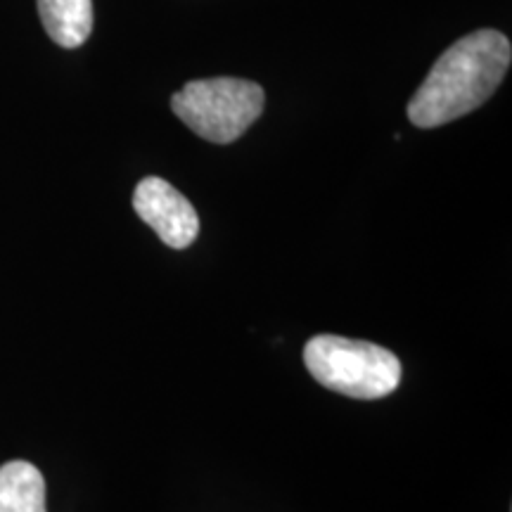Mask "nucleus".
<instances>
[{
  "label": "nucleus",
  "instance_id": "obj_2",
  "mask_svg": "<svg viewBox=\"0 0 512 512\" xmlns=\"http://www.w3.org/2000/svg\"><path fill=\"white\" fill-rule=\"evenodd\" d=\"M313 380L349 399H384L399 387L401 363L392 351L373 342L318 335L304 347Z\"/></svg>",
  "mask_w": 512,
  "mask_h": 512
},
{
  "label": "nucleus",
  "instance_id": "obj_1",
  "mask_svg": "<svg viewBox=\"0 0 512 512\" xmlns=\"http://www.w3.org/2000/svg\"><path fill=\"white\" fill-rule=\"evenodd\" d=\"M510 60V41L501 31L463 36L434 62L408 102V119L418 128H437L475 112L501 86Z\"/></svg>",
  "mask_w": 512,
  "mask_h": 512
},
{
  "label": "nucleus",
  "instance_id": "obj_4",
  "mask_svg": "<svg viewBox=\"0 0 512 512\" xmlns=\"http://www.w3.org/2000/svg\"><path fill=\"white\" fill-rule=\"evenodd\" d=\"M133 209L171 249L190 247L200 233V216L195 207L164 178H143L133 192Z\"/></svg>",
  "mask_w": 512,
  "mask_h": 512
},
{
  "label": "nucleus",
  "instance_id": "obj_5",
  "mask_svg": "<svg viewBox=\"0 0 512 512\" xmlns=\"http://www.w3.org/2000/svg\"><path fill=\"white\" fill-rule=\"evenodd\" d=\"M38 15L62 48L83 46L93 31V0H38Z\"/></svg>",
  "mask_w": 512,
  "mask_h": 512
},
{
  "label": "nucleus",
  "instance_id": "obj_6",
  "mask_svg": "<svg viewBox=\"0 0 512 512\" xmlns=\"http://www.w3.org/2000/svg\"><path fill=\"white\" fill-rule=\"evenodd\" d=\"M0 512H46V479L27 460L0 467Z\"/></svg>",
  "mask_w": 512,
  "mask_h": 512
},
{
  "label": "nucleus",
  "instance_id": "obj_3",
  "mask_svg": "<svg viewBox=\"0 0 512 512\" xmlns=\"http://www.w3.org/2000/svg\"><path fill=\"white\" fill-rule=\"evenodd\" d=\"M264 88L254 81L200 79L190 81L171 98L174 114L197 136L216 145L235 143L264 112Z\"/></svg>",
  "mask_w": 512,
  "mask_h": 512
}]
</instances>
